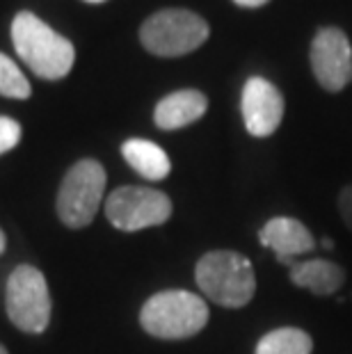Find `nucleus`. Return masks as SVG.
<instances>
[{
  "mask_svg": "<svg viewBox=\"0 0 352 354\" xmlns=\"http://www.w3.org/2000/svg\"><path fill=\"white\" fill-rule=\"evenodd\" d=\"M12 41L19 57L44 80H59L73 69L76 48L33 12H19L12 24Z\"/></svg>",
  "mask_w": 352,
  "mask_h": 354,
  "instance_id": "obj_1",
  "label": "nucleus"
},
{
  "mask_svg": "<svg viewBox=\"0 0 352 354\" xmlns=\"http://www.w3.org/2000/svg\"><path fill=\"white\" fill-rule=\"evenodd\" d=\"M194 281L211 302L243 308L257 292V274L247 256L229 250L208 252L194 268Z\"/></svg>",
  "mask_w": 352,
  "mask_h": 354,
  "instance_id": "obj_2",
  "label": "nucleus"
},
{
  "mask_svg": "<svg viewBox=\"0 0 352 354\" xmlns=\"http://www.w3.org/2000/svg\"><path fill=\"white\" fill-rule=\"evenodd\" d=\"M208 322L206 299L188 290H163L145 302L140 325L149 336L181 341L199 334Z\"/></svg>",
  "mask_w": 352,
  "mask_h": 354,
  "instance_id": "obj_3",
  "label": "nucleus"
},
{
  "mask_svg": "<svg viewBox=\"0 0 352 354\" xmlns=\"http://www.w3.org/2000/svg\"><path fill=\"white\" fill-rule=\"evenodd\" d=\"M208 24L188 10H163L140 28V41L151 55L181 57L197 50L208 39Z\"/></svg>",
  "mask_w": 352,
  "mask_h": 354,
  "instance_id": "obj_4",
  "label": "nucleus"
},
{
  "mask_svg": "<svg viewBox=\"0 0 352 354\" xmlns=\"http://www.w3.org/2000/svg\"><path fill=\"white\" fill-rule=\"evenodd\" d=\"M106 169L99 160L85 158L66 171L57 192V215L69 229H85L101 208L106 190Z\"/></svg>",
  "mask_w": 352,
  "mask_h": 354,
  "instance_id": "obj_5",
  "label": "nucleus"
},
{
  "mask_svg": "<svg viewBox=\"0 0 352 354\" xmlns=\"http://www.w3.org/2000/svg\"><path fill=\"white\" fill-rule=\"evenodd\" d=\"M5 308L12 325L26 334H41L50 322V292L46 277L33 266H19L7 279Z\"/></svg>",
  "mask_w": 352,
  "mask_h": 354,
  "instance_id": "obj_6",
  "label": "nucleus"
},
{
  "mask_svg": "<svg viewBox=\"0 0 352 354\" xmlns=\"http://www.w3.org/2000/svg\"><path fill=\"white\" fill-rule=\"evenodd\" d=\"M106 217L119 231H142L167 222L172 217V201L160 190L122 185L106 199Z\"/></svg>",
  "mask_w": 352,
  "mask_h": 354,
  "instance_id": "obj_7",
  "label": "nucleus"
},
{
  "mask_svg": "<svg viewBox=\"0 0 352 354\" xmlns=\"http://www.w3.org/2000/svg\"><path fill=\"white\" fill-rule=\"evenodd\" d=\"M311 69L327 92H341L352 80V46L339 28H323L313 37Z\"/></svg>",
  "mask_w": 352,
  "mask_h": 354,
  "instance_id": "obj_8",
  "label": "nucleus"
},
{
  "mask_svg": "<svg viewBox=\"0 0 352 354\" xmlns=\"http://www.w3.org/2000/svg\"><path fill=\"white\" fill-rule=\"evenodd\" d=\"M241 110L247 133L254 138H268L284 119V96L270 80L254 76L243 87Z\"/></svg>",
  "mask_w": 352,
  "mask_h": 354,
  "instance_id": "obj_9",
  "label": "nucleus"
},
{
  "mask_svg": "<svg viewBox=\"0 0 352 354\" xmlns=\"http://www.w3.org/2000/svg\"><path fill=\"white\" fill-rule=\"evenodd\" d=\"M261 245L272 250L277 261L284 266H293L299 256L316 250V238L299 220L293 217H272L263 229L259 231Z\"/></svg>",
  "mask_w": 352,
  "mask_h": 354,
  "instance_id": "obj_10",
  "label": "nucleus"
},
{
  "mask_svg": "<svg viewBox=\"0 0 352 354\" xmlns=\"http://www.w3.org/2000/svg\"><path fill=\"white\" fill-rule=\"evenodd\" d=\"M208 110V99L197 89H181L167 94L158 101L154 110V122L163 131H178L183 126L194 124Z\"/></svg>",
  "mask_w": 352,
  "mask_h": 354,
  "instance_id": "obj_11",
  "label": "nucleus"
},
{
  "mask_svg": "<svg viewBox=\"0 0 352 354\" xmlns=\"http://www.w3.org/2000/svg\"><path fill=\"white\" fill-rule=\"evenodd\" d=\"M288 272H290V281H293L297 288H306L318 297L334 295L343 286V281H346L343 268L325 259L295 261L293 266L288 268Z\"/></svg>",
  "mask_w": 352,
  "mask_h": 354,
  "instance_id": "obj_12",
  "label": "nucleus"
},
{
  "mask_svg": "<svg viewBox=\"0 0 352 354\" xmlns=\"http://www.w3.org/2000/svg\"><path fill=\"white\" fill-rule=\"evenodd\" d=\"M122 156H124V160L147 180H163V178H167L172 171V162L167 153L149 140L136 138V140L124 142Z\"/></svg>",
  "mask_w": 352,
  "mask_h": 354,
  "instance_id": "obj_13",
  "label": "nucleus"
},
{
  "mask_svg": "<svg viewBox=\"0 0 352 354\" xmlns=\"http://www.w3.org/2000/svg\"><path fill=\"white\" fill-rule=\"evenodd\" d=\"M313 341L297 327H279L257 343V354H311Z\"/></svg>",
  "mask_w": 352,
  "mask_h": 354,
  "instance_id": "obj_14",
  "label": "nucleus"
},
{
  "mask_svg": "<svg viewBox=\"0 0 352 354\" xmlns=\"http://www.w3.org/2000/svg\"><path fill=\"white\" fill-rule=\"evenodd\" d=\"M30 82L24 76V71L19 69L17 62L10 59L5 53H0V96L7 99H19L24 101L30 96Z\"/></svg>",
  "mask_w": 352,
  "mask_h": 354,
  "instance_id": "obj_15",
  "label": "nucleus"
},
{
  "mask_svg": "<svg viewBox=\"0 0 352 354\" xmlns=\"http://www.w3.org/2000/svg\"><path fill=\"white\" fill-rule=\"evenodd\" d=\"M21 142V124L12 117L0 115V156L12 151Z\"/></svg>",
  "mask_w": 352,
  "mask_h": 354,
  "instance_id": "obj_16",
  "label": "nucleus"
},
{
  "mask_svg": "<svg viewBox=\"0 0 352 354\" xmlns=\"http://www.w3.org/2000/svg\"><path fill=\"white\" fill-rule=\"evenodd\" d=\"M339 213L346 222V227L352 231V185H346L339 194Z\"/></svg>",
  "mask_w": 352,
  "mask_h": 354,
  "instance_id": "obj_17",
  "label": "nucleus"
},
{
  "mask_svg": "<svg viewBox=\"0 0 352 354\" xmlns=\"http://www.w3.org/2000/svg\"><path fill=\"white\" fill-rule=\"evenodd\" d=\"M234 3L241 7H261V5H266L268 0H234Z\"/></svg>",
  "mask_w": 352,
  "mask_h": 354,
  "instance_id": "obj_18",
  "label": "nucleus"
},
{
  "mask_svg": "<svg viewBox=\"0 0 352 354\" xmlns=\"http://www.w3.org/2000/svg\"><path fill=\"white\" fill-rule=\"evenodd\" d=\"M5 243H7V240H5V233H3V229H0V254L5 252Z\"/></svg>",
  "mask_w": 352,
  "mask_h": 354,
  "instance_id": "obj_19",
  "label": "nucleus"
},
{
  "mask_svg": "<svg viewBox=\"0 0 352 354\" xmlns=\"http://www.w3.org/2000/svg\"><path fill=\"white\" fill-rule=\"evenodd\" d=\"M323 247H325V250H332V247H334L332 238H323Z\"/></svg>",
  "mask_w": 352,
  "mask_h": 354,
  "instance_id": "obj_20",
  "label": "nucleus"
},
{
  "mask_svg": "<svg viewBox=\"0 0 352 354\" xmlns=\"http://www.w3.org/2000/svg\"><path fill=\"white\" fill-rule=\"evenodd\" d=\"M0 354H7V350L3 348V345H0Z\"/></svg>",
  "mask_w": 352,
  "mask_h": 354,
  "instance_id": "obj_21",
  "label": "nucleus"
},
{
  "mask_svg": "<svg viewBox=\"0 0 352 354\" xmlns=\"http://www.w3.org/2000/svg\"><path fill=\"white\" fill-rule=\"evenodd\" d=\"M87 3H103V0H87Z\"/></svg>",
  "mask_w": 352,
  "mask_h": 354,
  "instance_id": "obj_22",
  "label": "nucleus"
}]
</instances>
